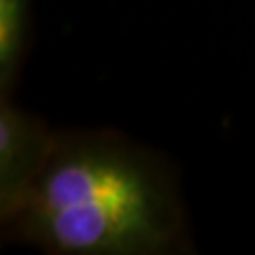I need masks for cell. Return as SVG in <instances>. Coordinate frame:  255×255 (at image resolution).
Masks as SVG:
<instances>
[{
  "instance_id": "6da1fadb",
  "label": "cell",
  "mask_w": 255,
  "mask_h": 255,
  "mask_svg": "<svg viewBox=\"0 0 255 255\" xmlns=\"http://www.w3.org/2000/svg\"><path fill=\"white\" fill-rule=\"evenodd\" d=\"M4 228L60 255H164L185 247L168 172L111 132L58 134L28 200Z\"/></svg>"
},
{
  "instance_id": "7a4b0ae2",
  "label": "cell",
  "mask_w": 255,
  "mask_h": 255,
  "mask_svg": "<svg viewBox=\"0 0 255 255\" xmlns=\"http://www.w3.org/2000/svg\"><path fill=\"white\" fill-rule=\"evenodd\" d=\"M58 134L43 119L6 96L0 102V219L6 226L21 211L43 172Z\"/></svg>"
},
{
  "instance_id": "3957f363",
  "label": "cell",
  "mask_w": 255,
  "mask_h": 255,
  "mask_svg": "<svg viewBox=\"0 0 255 255\" xmlns=\"http://www.w3.org/2000/svg\"><path fill=\"white\" fill-rule=\"evenodd\" d=\"M30 0H0V92L9 94L17 77L28 32Z\"/></svg>"
}]
</instances>
